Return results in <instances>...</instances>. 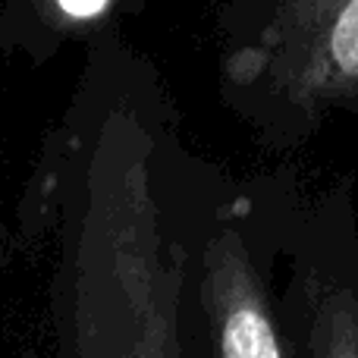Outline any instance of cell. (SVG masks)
<instances>
[{
    "label": "cell",
    "mask_w": 358,
    "mask_h": 358,
    "mask_svg": "<svg viewBox=\"0 0 358 358\" xmlns=\"http://www.w3.org/2000/svg\"><path fill=\"white\" fill-rule=\"evenodd\" d=\"M223 358H280L273 327L258 308L239 305L223 327Z\"/></svg>",
    "instance_id": "obj_1"
},
{
    "label": "cell",
    "mask_w": 358,
    "mask_h": 358,
    "mask_svg": "<svg viewBox=\"0 0 358 358\" xmlns=\"http://www.w3.org/2000/svg\"><path fill=\"white\" fill-rule=\"evenodd\" d=\"M334 358H358V321L352 308H343L334 327Z\"/></svg>",
    "instance_id": "obj_2"
},
{
    "label": "cell",
    "mask_w": 358,
    "mask_h": 358,
    "mask_svg": "<svg viewBox=\"0 0 358 358\" xmlns=\"http://www.w3.org/2000/svg\"><path fill=\"white\" fill-rule=\"evenodd\" d=\"M60 6L69 13V16H94V13H101L107 6V0H60Z\"/></svg>",
    "instance_id": "obj_3"
}]
</instances>
